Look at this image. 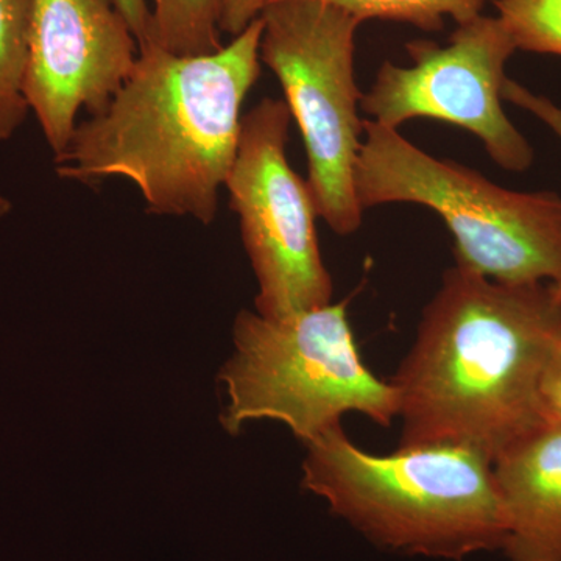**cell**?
Masks as SVG:
<instances>
[{"mask_svg":"<svg viewBox=\"0 0 561 561\" xmlns=\"http://www.w3.org/2000/svg\"><path fill=\"white\" fill-rule=\"evenodd\" d=\"M302 489L383 551L463 561L502 551L507 526L493 461L460 446L364 451L342 426L306 445Z\"/></svg>","mask_w":561,"mask_h":561,"instance_id":"3957f363","label":"cell"},{"mask_svg":"<svg viewBox=\"0 0 561 561\" xmlns=\"http://www.w3.org/2000/svg\"><path fill=\"white\" fill-rule=\"evenodd\" d=\"M138 55L114 0H35L24 94L54 160L68 149L79 111L102 113Z\"/></svg>","mask_w":561,"mask_h":561,"instance_id":"9c48e42d","label":"cell"},{"mask_svg":"<svg viewBox=\"0 0 561 561\" xmlns=\"http://www.w3.org/2000/svg\"><path fill=\"white\" fill-rule=\"evenodd\" d=\"M262 21L228 46L181 57L154 44L102 113L77 125L57 158L60 179H125L149 213L213 224L238 153L243 101L261 76Z\"/></svg>","mask_w":561,"mask_h":561,"instance_id":"7a4b0ae2","label":"cell"},{"mask_svg":"<svg viewBox=\"0 0 561 561\" xmlns=\"http://www.w3.org/2000/svg\"><path fill=\"white\" fill-rule=\"evenodd\" d=\"M346 306L330 302L284 319L239 312L234 353L220 371L228 397L221 426L238 435L247 421L276 420L305 445L342 426L348 413L391 426L397 391L362 359Z\"/></svg>","mask_w":561,"mask_h":561,"instance_id":"5b68a950","label":"cell"},{"mask_svg":"<svg viewBox=\"0 0 561 561\" xmlns=\"http://www.w3.org/2000/svg\"><path fill=\"white\" fill-rule=\"evenodd\" d=\"M117 9L124 14L133 33H135L138 47L149 39L151 11L147 0H114Z\"/></svg>","mask_w":561,"mask_h":561,"instance_id":"ac0fdd59","label":"cell"},{"mask_svg":"<svg viewBox=\"0 0 561 561\" xmlns=\"http://www.w3.org/2000/svg\"><path fill=\"white\" fill-rule=\"evenodd\" d=\"M220 2L221 0H151L150 32L146 44H154L181 57L219 50Z\"/></svg>","mask_w":561,"mask_h":561,"instance_id":"7c38bea8","label":"cell"},{"mask_svg":"<svg viewBox=\"0 0 561 561\" xmlns=\"http://www.w3.org/2000/svg\"><path fill=\"white\" fill-rule=\"evenodd\" d=\"M516 49L561 57V0H493Z\"/></svg>","mask_w":561,"mask_h":561,"instance_id":"5bb4252c","label":"cell"},{"mask_svg":"<svg viewBox=\"0 0 561 561\" xmlns=\"http://www.w3.org/2000/svg\"><path fill=\"white\" fill-rule=\"evenodd\" d=\"M261 62L283 87L306 154L317 214L335 234L362 227L354 172L364 140L354 76L362 22L320 0H272L261 13Z\"/></svg>","mask_w":561,"mask_h":561,"instance_id":"8992f818","label":"cell"},{"mask_svg":"<svg viewBox=\"0 0 561 561\" xmlns=\"http://www.w3.org/2000/svg\"><path fill=\"white\" fill-rule=\"evenodd\" d=\"M502 99L537 117L561 140V106L552 102L551 99L537 94L529 88L519 84L518 81L511 79H507L502 88ZM551 290L553 301H556L561 316V283L551 284Z\"/></svg>","mask_w":561,"mask_h":561,"instance_id":"9a60e30c","label":"cell"},{"mask_svg":"<svg viewBox=\"0 0 561 561\" xmlns=\"http://www.w3.org/2000/svg\"><path fill=\"white\" fill-rule=\"evenodd\" d=\"M268 2L271 0H221L220 33H227L234 38L261 16Z\"/></svg>","mask_w":561,"mask_h":561,"instance_id":"e0dca14e","label":"cell"},{"mask_svg":"<svg viewBox=\"0 0 561 561\" xmlns=\"http://www.w3.org/2000/svg\"><path fill=\"white\" fill-rule=\"evenodd\" d=\"M561 316L551 284H504L454 265L390 379L398 448L449 445L494 461L546 423L541 378Z\"/></svg>","mask_w":561,"mask_h":561,"instance_id":"6da1fadb","label":"cell"},{"mask_svg":"<svg viewBox=\"0 0 561 561\" xmlns=\"http://www.w3.org/2000/svg\"><path fill=\"white\" fill-rule=\"evenodd\" d=\"M412 66L383 61L360 110L373 122L398 130L412 119H435L478 136L491 160L523 173L535 153L502 106L505 66L515 54L500 18L481 16L457 25L448 44L430 39L405 44Z\"/></svg>","mask_w":561,"mask_h":561,"instance_id":"ba28073f","label":"cell"},{"mask_svg":"<svg viewBox=\"0 0 561 561\" xmlns=\"http://www.w3.org/2000/svg\"><path fill=\"white\" fill-rule=\"evenodd\" d=\"M354 184L362 210L413 203L438 214L454 236L460 267L496 283H561V197L556 192L505 190L373 121H364Z\"/></svg>","mask_w":561,"mask_h":561,"instance_id":"277c9868","label":"cell"},{"mask_svg":"<svg viewBox=\"0 0 561 561\" xmlns=\"http://www.w3.org/2000/svg\"><path fill=\"white\" fill-rule=\"evenodd\" d=\"M511 561H561V424L546 421L493 461Z\"/></svg>","mask_w":561,"mask_h":561,"instance_id":"30bf717a","label":"cell"},{"mask_svg":"<svg viewBox=\"0 0 561 561\" xmlns=\"http://www.w3.org/2000/svg\"><path fill=\"white\" fill-rule=\"evenodd\" d=\"M290 122L289 106L279 99L254 105L242 117L225 181L257 280L256 312L268 319L321 308L334 295L317 238L316 203L287 158Z\"/></svg>","mask_w":561,"mask_h":561,"instance_id":"52a82bcc","label":"cell"},{"mask_svg":"<svg viewBox=\"0 0 561 561\" xmlns=\"http://www.w3.org/2000/svg\"><path fill=\"white\" fill-rule=\"evenodd\" d=\"M11 209H13V205H11L9 198H7L5 195L0 194V219L5 217L7 214H10Z\"/></svg>","mask_w":561,"mask_h":561,"instance_id":"d6986e66","label":"cell"},{"mask_svg":"<svg viewBox=\"0 0 561 561\" xmlns=\"http://www.w3.org/2000/svg\"><path fill=\"white\" fill-rule=\"evenodd\" d=\"M540 393L546 421L561 424V327L542 371Z\"/></svg>","mask_w":561,"mask_h":561,"instance_id":"2e32d148","label":"cell"},{"mask_svg":"<svg viewBox=\"0 0 561 561\" xmlns=\"http://www.w3.org/2000/svg\"><path fill=\"white\" fill-rule=\"evenodd\" d=\"M35 0H0V142L16 135L28 113L24 94Z\"/></svg>","mask_w":561,"mask_h":561,"instance_id":"8fae6325","label":"cell"},{"mask_svg":"<svg viewBox=\"0 0 561 561\" xmlns=\"http://www.w3.org/2000/svg\"><path fill=\"white\" fill-rule=\"evenodd\" d=\"M272 2V0H271ZM353 14L364 24L371 20L404 22L424 32H438L446 18L457 25L481 16L486 0H320Z\"/></svg>","mask_w":561,"mask_h":561,"instance_id":"4fadbf2b","label":"cell"}]
</instances>
